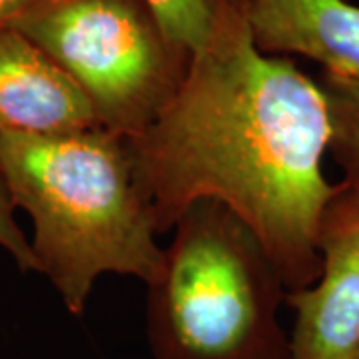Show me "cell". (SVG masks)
<instances>
[{
	"label": "cell",
	"instance_id": "obj_1",
	"mask_svg": "<svg viewBox=\"0 0 359 359\" xmlns=\"http://www.w3.org/2000/svg\"><path fill=\"white\" fill-rule=\"evenodd\" d=\"M330 142L320 82L257 50L244 0H214L178 94L128 146L158 233L194 202L216 200L256 233L295 292L321 271V219L335 192L323 172Z\"/></svg>",
	"mask_w": 359,
	"mask_h": 359
},
{
	"label": "cell",
	"instance_id": "obj_2",
	"mask_svg": "<svg viewBox=\"0 0 359 359\" xmlns=\"http://www.w3.org/2000/svg\"><path fill=\"white\" fill-rule=\"evenodd\" d=\"M0 172L32 224V256L66 309L80 316L104 273L152 283L164 248L134 176L128 138L98 128L0 132Z\"/></svg>",
	"mask_w": 359,
	"mask_h": 359
},
{
	"label": "cell",
	"instance_id": "obj_3",
	"mask_svg": "<svg viewBox=\"0 0 359 359\" xmlns=\"http://www.w3.org/2000/svg\"><path fill=\"white\" fill-rule=\"evenodd\" d=\"M172 231L148 283L154 359H290L287 290L256 233L216 200L194 202Z\"/></svg>",
	"mask_w": 359,
	"mask_h": 359
},
{
	"label": "cell",
	"instance_id": "obj_4",
	"mask_svg": "<svg viewBox=\"0 0 359 359\" xmlns=\"http://www.w3.org/2000/svg\"><path fill=\"white\" fill-rule=\"evenodd\" d=\"M8 26L46 52L86 94L104 128L124 138L162 114L192 58L146 0H34Z\"/></svg>",
	"mask_w": 359,
	"mask_h": 359
},
{
	"label": "cell",
	"instance_id": "obj_5",
	"mask_svg": "<svg viewBox=\"0 0 359 359\" xmlns=\"http://www.w3.org/2000/svg\"><path fill=\"white\" fill-rule=\"evenodd\" d=\"M318 280L287 292L294 309L290 359H358L359 355V188L341 182L320 230Z\"/></svg>",
	"mask_w": 359,
	"mask_h": 359
},
{
	"label": "cell",
	"instance_id": "obj_6",
	"mask_svg": "<svg viewBox=\"0 0 359 359\" xmlns=\"http://www.w3.org/2000/svg\"><path fill=\"white\" fill-rule=\"evenodd\" d=\"M102 126L60 66L13 26H0V132L56 136Z\"/></svg>",
	"mask_w": 359,
	"mask_h": 359
},
{
	"label": "cell",
	"instance_id": "obj_7",
	"mask_svg": "<svg viewBox=\"0 0 359 359\" xmlns=\"http://www.w3.org/2000/svg\"><path fill=\"white\" fill-rule=\"evenodd\" d=\"M256 48L304 56L323 74L359 80V4L351 0H244Z\"/></svg>",
	"mask_w": 359,
	"mask_h": 359
},
{
	"label": "cell",
	"instance_id": "obj_8",
	"mask_svg": "<svg viewBox=\"0 0 359 359\" xmlns=\"http://www.w3.org/2000/svg\"><path fill=\"white\" fill-rule=\"evenodd\" d=\"M318 82L332 118L330 152L344 170V182L359 188V80L321 74Z\"/></svg>",
	"mask_w": 359,
	"mask_h": 359
},
{
	"label": "cell",
	"instance_id": "obj_9",
	"mask_svg": "<svg viewBox=\"0 0 359 359\" xmlns=\"http://www.w3.org/2000/svg\"><path fill=\"white\" fill-rule=\"evenodd\" d=\"M166 32L194 52L204 42L214 14V0H146Z\"/></svg>",
	"mask_w": 359,
	"mask_h": 359
},
{
	"label": "cell",
	"instance_id": "obj_10",
	"mask_svg": "<svg viewBox=\"0 0 359 359\" xmlns=\"http://www.w3.org/2000/svg\"><path fill=\"white\" fill-rule=\"evenodd\" d=\"M14 208L6 182L0 172V248L11 254L16 266L22 271H36V259L32 256L30 240L25 236L22 228L16 222Z\"/></svg>",
	"mask_w": 359,
	"mask_h": 359
},
{
	"label": "cell",
	"instance_id": "obj_11",
	"mask_svg": "<svg viewBox=\"0 0 359 359\" xmlns=\"http://www.w3.org/2000/svg\"><path fill=\"white\" fill-rule=\"evenodd\" d=\"M34 0H0V26H8L22 14Z\"/></svg>",
	"mask_w": 359,
	"mask_h": 359
},
{
	"label": "cell",
	"instance_id": "obj_12",
	"mask_svg": "<svg viewBox=\"0 0 359 359\" xmlns=\"http://www.w3.org/2000/svg\"><path fill=\"white\" fill-rule=\"evenodd\" d=\"M358 359H359V355H358Z\"/></svg>",
	"mask_w": 359,
	"mask_h": 359
}]
</instances>
